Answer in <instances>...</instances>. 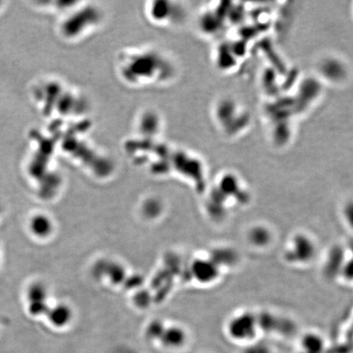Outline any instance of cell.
<instances>
[{
  "instance_id": "1",
  "label": "cell",
  "mask_w": 353,
  "mask_h": 353,
  "mask_svg": "<svg viewBox=\"0 0 353 353\" xmlns=\"http://www.w3.org/2000/svg\"><path fill=\"white\" fill-rule=\"evenodd\" d=\"M113 70L120 83L131 90H159L178 82L180 62L173 53L154 43L120 48L113 58Z\"/></svg>"
},
{
  "instance_id": "2",
  "label": "cell",
  "mask_w": 353,
  "mask_h": 353,
  "mask_svg": "<svg viewBox=\"0 0 353 353\" xmlns=\"http://www.w3.org/2000/svg\"><path fill=\"white\" fill-rule=\"evenodd\" d=\"M107 19L105 8L92 1H73L62 13L58 34L69 43L88 41L100 31Z\"/></svg>"
},
{
  "instance_id": "3",
  "label": "cell",
  "mask_w": 353,
  "mask_h": 353,
  "mask_svg": "<svg viewBox=\"0 0 353 353\" xmlns=\"http://www.w3.org/2000/svg\"><path fill=\"white\" fill-rule=\"evenodd\" d=\"M141 12L145 22L159 30L178 29L189 18L188 7L182 1L149 0L143 3Z\"/></svg>"
},
{
  "instance_id": "4",
  "label": "cell",
  "mask_w": 353,
  "mask_h": 353,
  "mask_svg": "<svg viewBox=\"0 0 353 353\" xmlns=\"http://www.w3.org/2000/svg\"><path fill=\"white\" fill-rule=\"evenodd\" d=\"M318 247L314 239L307 233L298 232L292 236L285 252L287 263L305 266L312 263L317 256Z\"/></svg>"
},
{
  "instance_id": "5",
  "label": "cell",
  "mask_w": 353,
  "mask_h": 353,
  "mask_svg": "<svg viewBox=\"0 0 353 353\" xmlns=\"http://www.w3.org/2000/svg\"><path fill=\"white\" fill-rule=\"evenodd\" d=\"M259 328L258 316L249 311L237 313L228 322V333L235 341L248 343L255 338Z\"/></svg>"
},
{
  "instance_id": "6",
  "label": "cell",
  "mask_w": 353,
  "mask_h": 353,
  "mask_svg": "<svg viewBox=\"0 0 353 353\" xmlns=\"http://www.w3.org/2000/svg\"><path fill=\"white\" fill-rule=\"evenodd\" d=\"M347 259L344 249L339 246L331 249L326 256V262L324 265V270L326 276L329 277L340 276L341 270Z\"/></svg>"
},
{
  "instance_id": "7",
  "label": "cell",
  "mask_w": 353,
  "mask_h": 353,
  "mask_svg": "<svg viewBox=\"0 0 353 353\" xmlns=\"http://www.w3.org/2000/svg\"><path fill=\"white\" fill-rule=\"evenodd\" d=\"M248 243L256 249H266L272 243L273 233L267 226L258 224L249 228L247 233Z\"/></svg>"
},
{
  "instance_id": "8",
  "label": "cell",
  "mask_w": 353,
  "mask_h": 353,
  "mask_svg": "<svg viewBox=\"0 0 353 353\" xmlns=\"http://www.w3.org/2000/svg\"><path fill=\"white\" fill-rule=\"evenodd\" d=\"M30 228L33 234L37 236H46L51 231L52 223L44 215H35L30 222Z\"/></svg>"
},
{
  "instance_id": "9",
  "label": "cell",
  "mask_w": 353,
  "mask_h": 353,
  "mask_svg": "<svg viewBox=\"0 0 353 353\" xmlns=\"http://www.w3.org/2000/svg\"><path fill=\"white\" fill-rule=\"evenodd\" d=\"M69 316H70V315H69L67 308H65V307H62V306L56 307L51 313L52 321H53L57 325H59V326L66 323V321L69 319Z\"/></svg>"
},
{
  "instance_id": "10",
  "label": "cell",
  "mask_w": 353,
  "mask_h": 353,
  "mask_svg": "<svg viewBox=\"0 0 353 353\" xmlns=\"http://www.w3.org/2000/svg\"><path fill=\"white\" fill-rule=\"evenodd\" d=\"M343 220L348 228L353 230V200L344 204L342 210Z\"/></svg>"
},
{
  "instance_id": "11",
  "label": "cell",
  "mask_w": 353,
  "mask_h": 353,
  "mask_svg": "<svg viewBox=\"0 0 353 353\" xmlns=\"http://www.w3.org/2000/svg\"><path fill=\"white\" fill-rule=\"evenodd\" d=\"M340 276H342L348 282L353 281V258H347L341 270Z\"/></svg>"
}]
</instances>
